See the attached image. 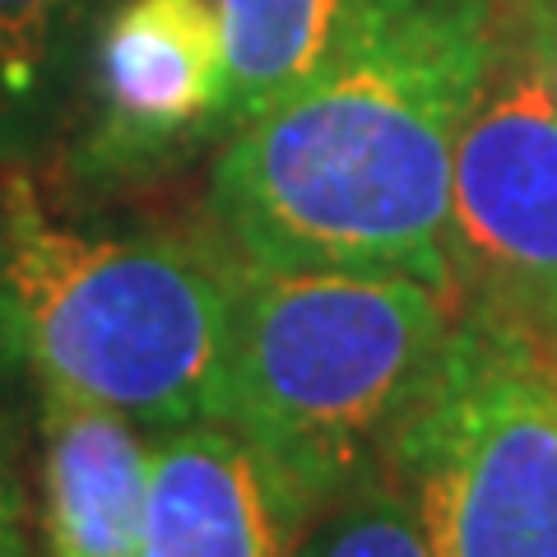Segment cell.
<instances>
[{
  "mask_svg": "<svg viewBox=\"0 0 557 557\" xmlns=\"http://www.w3.org/2000/svg\"><path fill=\"white\" fill-rule=\"evenodd\" d=\"M233 256L214 237L65 214L0 163V391L108 405L139 428L219 423Z\"/></svg>",
  "mask_w": 557,
  "mask_h": 557,
  "instance_id": "cell-2",
  "label": "cell"
},
{
  "mask_svg": "<svg viewBox=\"0 0 557 557\" xmlns=\"http://www.w3.org/2000/svg\"><path fill=\"white\" fill-rule=\"evenodd\" d=\"M0 557H38V539L28 525V493L20 474V446L0 418Z\"/></svg>",
  "mask_w": 557,
  "mask_h": 557,
  "instance_id": "cell-12",
  "label": "cell"
},
{
  "mask_svg": "<svg viewBox=\"0 0 557 557\" xmlns=\"http://www.w3.org/2000/svg\"><path fill=\"white\" fill-rule=\"evenodd\" d=\"M98 0H0V163H33L79 84Z\"/></svg>",
  "mask_w": 557,
  "mask_h": 557,
  "instance_id": "cell-9",
  "label": "cell"
},
{
  "mask_svg": "<svg viewBox=\"0 0 557 557\" xmlns=\"http://www.w3.org/2000/svg\"><path fill=\"white\" fill-rule=\"evenodd\" d=\"M502 14L516 28V38L525 42L539 79L557 102V0H502Z\"/></svg>",
  "mask_w": 557,
  "mask_h": 557,
  "instance_id": "cell-13",
  "label": "cell"
},
{
  "mask_svg": "<svg viewBox=\"0 0 557 557\" xmlns=\"http://www.w3.org/2000/svg\"><path fill=\"white\" fill-rule=\"evenodd\" d=\"M450 288L557 358V102L502 14L450 186Z\"/></svg>",
  "mask_w": 557,
  "mask_h": 557,
  "instance_id": "cell-5",
  "label": "cell"
},
{
  "mask_svg": "<svg viewBox=\"0 0 557 557\" xmlns=\"http://www.w3.org/2000/svg\"><path fill=\"white\" fill-rule=\"evenodd\" d=\"M288 548L274 487L233 428L149 432L145 557H288Z\"/></svg>",
  "mask_w": 557,
  "mask_h": 557,
  "instance_id": "cell-7",
  "label": "cell"
},
{
  "mask_svg": "<svg viewBox=\"0 0 557 557\" xmlns=\"http://www.w3.org/2000/svg\"><path fill=\"white\" fill-rule=\"evenodd\" d=\"M47 557H145L149 428L108 405L38 395Z\"/></svg>",
  "mask_w": 557,
  "mask_h": 557,
  "instance_id": "cell-8",
  "label": "cell"
},
{
  "mask_svg": "<svg viewBox=\"0 0 557 557\" xmlns=\"http://www.w3.org/2000/svg\"><path fill=\"white\" fill-rule=\"evenodd\" d=\"M228 135V57L209 0H116L94 24L84 186H135Z\"/></svg>",
  "mask_w": 557,
  "mask_h": 557,
  "instance_id": "cell-6",
  "label": "cell"
},
{
  "mask_svg": "<svg viewBox=\"0 0 557 557\" xmlns=\"http://www.w3.org/2000/svg\"><path fill=\"white\" fill-rule=\"evenodd\" d=\"M497 33L502 0H348L325 57L219 145L205 233L256 265L450 288L456 153Z\"/></svg>",
  "mask_w": 557,
  "mask_h": 557,
  "instance_id": "cell-1",
  "label": "cell"
},
{
  "mask_svg": "<svg viewBox=\"0 0 557 557\" xmlns=\"http://www.w3.org/2000/svg\"><path fill=\"white\" fill-rule=\"evenodd\" d=\"M228 57V135L325 57L348 0H209ZM223 135V139H228Z\"/></svg>",
  "mask_w": 557,
  "mask_h": 557,
  "instance_id": "cell-10",
  "label": "cell"
},
{
  "mask_svg": "<svg viewBox=\"0 0 557 557\" xmlns=\"http://www.w3.org/2000/svg\"><path fill=\"white\" fill-rule=\"evenodd\" d=\"M288 557H432L405 483L372 465L293 539Z\"/></svg>",
  "mask_w": 557,
  "mask_h": 557,
  "instance_id": "cell-11",
  "label": "cell"
},
{
  "mask_svg": "<svg viewBox=\"0 0 557 557\" xmlns=\"http://www.w3.org/2000/svg\"><path fill=\"white\" fill-rule=\"evenodd\" d=\"M386 465L432 557H557V358L460 302Z\"/></svg>",
  "mask_w": 557,
  "mask_h": 557,
  "instance_id": "cell-4",
  "label": "cell"
},
{
  "mask_svg": "<svg viewBox=\"0 0 557 557\" xmlns=\"http://www.w3.org/2000/svg\"><path fill=\"white\" fill-rule=\"evenodd\" d=\"M456 317V293L418 274L233 256L219 423L251 446L293 539L386 460Z\"/></svg>",
  "mask_w": 557,
  "mask_h": 557,
  "instance_id": "cell-3",
  "label": "cell"
}]
</instances>
